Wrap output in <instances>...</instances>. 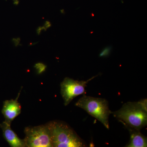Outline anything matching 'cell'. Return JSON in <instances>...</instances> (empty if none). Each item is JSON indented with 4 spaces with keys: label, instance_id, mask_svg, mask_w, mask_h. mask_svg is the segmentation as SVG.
I'll return each instance as SVG.
<instances>
[{
    "label": "cell",
    "instance_id": "6da1fadb",
    "mask_svg": "<svg viewBox=\"0 0 147 147\" xmlns=\"http://www.w3.org/2000/svg\"><path fill=\"white\" fill-rule=\"evenodd\" d=\"M147 99L125 103L118 110L111 112L127 128L140 131L147 124Z\"/></svg>",
    "mask_w": 147,
    "mask_h": 147
},
{
    "label": "cell",
    "instance_id": "7a4b0ae2",
    "mask_svg": "<svg viewBox=\"0 0 147 147\" xmlns=\"http://www.w3.org/2000/svg\"><path fill=\"white\" fill-rule=\"evenodd\" d=\"M46 125L50 130L53 147L87 146L85 142L65 123L55 120Z\"/></svg>",
    "mask_w": 147,
    "mask_h": 147
},
{
    "label": "cell",
    "instance_id": "3957f363",
    "mask_svg": "<svg viewBox=\"0 0 147 147\" xmlns=\"http://www.w3.org/2000/svg\"><path fill=\"white\" fill-rule=\"evenodd\" d=\"M75 105L86 111L109 129V117L111 111L109 108L108 100L105 98L84 95L76 102Z\"/></svg>",
    "mask_w": 147,
    "mask_h": 147
},
{
    "label": "cell",
    "instance_id": "277c9868",
    "mask_svg": "<svg viewBox=\"0 0 147 147\" xmlns=\"http://www.w3.org/2000/svg\"><path fill=\"white\" fill-rule=\"evenodd\" d=\"M26 147H53L47 125L27 127L24 129Z\"/></svg>",
    "mask_w": 147,
    "mask_h": 147
},
{
    "label": "cell",
    "instance_id": "5b68a950",
    "mask_svg": "<svg viewBox=\"0 0 147 147\" xmlns=\"http://www.w3.org/2000/svg\"><path fill=\"white\" fill-rule=\"evenodd\" d=\"M96 77L94 76L86 81H78L66 77L61 83V94L64 104L67 106L74 98L85 93V88L88 82Z\"/></svg>",
    "mask_w": 147,
    "mask_h": 147
},
{
    "label": "cell",
    "instance_id": "8992f818",
    "mask_svg": "<svg viewBox=\"0 0 147 147\" xmlns=\"http://www.w3.org/2000/svg\"><path fill=\"white\" fill-rule=\"evenodd\" d=\"M20 94V92L16 99L5 100L3 102L2 113L5 119V121L10 124L21 113V106L18 101Z\"/></svg>",
    "mask_w": 147,
    "mask_h": 147
},
{
    "label": "cell",
    "instance_id": "52a82bcc",
    "mask_svg": "<svg viewBox=\"0 0 147 147\" xmlns=\"http://www.w3.org/2000/svg\"><path fill=\"white\" fill-rule=\"evenodd\" d=\"M10 124L5 121L0 123V128L2 131L3 136L11 147H26L24 139L19 138L15 132L11 129Z\"/></svg>",
    "mask_w": 147,
    "mask_h": 147
},
{
    "label": "cell",
    "instance_id": "ba28073f",
    "mask_svg": "<svg viewBox=\"0 0 147 147\" xmlns=\"http://www.w3.org/2000/svg\"><path fill=\"white\" fill-rule=\"evenodd\" d=\"M130 134L129 142L125 146L127 147H146L147 146V137L140 131L127 128Z\"/></svg>",
    "mask_w": 147,
    "mask_h": 147
},
{
    "label": "cell",
    "instance_id": "9c48e42d",
    "mask_svg": "<svg viewBox=\"0 0 147 147\" xmlns=\"http://www.w3.org/2000/svg\"><path fill=\"white\" fill-rule=\"evenodd\" d=\"M34 67L38 74H40L45 71L47 66L41 63H38L35 65Z\"/></svg>",
    "mask_w": 147,
    "mask_h": 147
},
{
    "label": "cell",
    "instance_id": "30bf717a",
    "mask_svg": "<svg viewBox=\"0 0 147 147\" xmlns=\"http://www.w3.org/2000/svg\"><path fill=\"white\" fill-rule=\"evenodd\" d=\"M112 49V46H108V47H105L100 52L99 56L100 57H108L110 55Z\"/></svg>",
    "mask_w": 147,
    "mask_h": 147
},
{
    "label": "cell",
    "instance_id": "8fae6325",
    "mask_svg": "<svg viewBox=\"0 0 147 147\" xmlns=\"http://www.w3.org/2000/svg\"><path fill=\"white\" fill-rule=\"evenodd\" d=\"M13 45L15 47H18V45H20V42H21V38L19 37L14 38L12 40Z\"/></svg>",
    "mask_w": 147,
    "mask_h": 147
},
{
    "label": "cell",
    "instance_id": "7c38bea8",
    "mask_svg": "<svg viewBox=\"0 0 147 147\" xmlns=\"http://www.w3.org/2000/svg\"><path fill=\"white\" fill-rule=\"evenodd\" d=\"M52 26V24L50 23V21H46L44 23L43 27H44V29H45V31L47 30V29H49Z\"/></svg>",
    "mask_w": 147,
    "mask_h": 147
},
{
    "label": "cell",
    "instance_id": "4fadbf2b",
    "mask_svg": "<svg viewBox=\"0 0 147 147\" xmlns=\"http://www.w3.org/2000/svg\"><path fill=\"white\" fill-rule=\"evenodd\" d=\"M45 31V29H44V27L42 26H39L37 28L36 30V34H37L38 35H39L41 33L42 31Z\"/></svg>",
    "mask_w": 147,
    "mask_h": 147
},
{
    "label": "cell",
    "instance_id": "5bb4252c",
    "mask_svg": "<svg viewBox=\"0 0 147 147\" xmlns=\"http://www.w3.org/2000/svg\"><path fill=\"white\" fill-rule=\"evenodd\" d=\"M61 13H62V14H64V10H61Z\"/></svg>",
    "mask_w": 147,
    "mask_h": 147
}]
</instances>
